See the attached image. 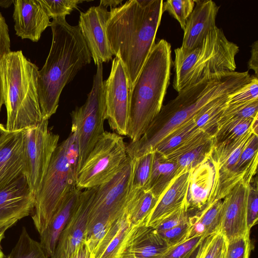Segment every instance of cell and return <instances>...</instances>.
<instances>
[{
  "label": "cell",
  "instance_id": "cell-1",
  "mask_svg": "<svg viewBox=\"0 0 258 258\" xmlns=\"http://www.w3.org/2000/svg\"><path fill=\"white\" fill-rule=\"evenodd\" d=\"M251 78L248 71L219 73L206 77L184 88L174 99L163 105L139 140L126 145L128 156L135 159L154 152L164 138L191 119L207 104L234 93L248 83Z\"/></svg>",
  "mask_w": 258,
  "mask_h": 258
},
{
  "label": "cell",
  "instance_id": "cell-2",
  "mask_svg": "<svg viewBox=\"0 0 258 258\" xmlns=\"http://www.w3.org/2000/svg\"><path fill=\"white\" fill-rule=\"evenodd\" d=\"M163 3V0H130L110 9L107 37L113 55L124 67L130 90L155 44Z\"/></svg>",
  "mask_w": 258,
  "mask_h": 258
},
{
  "label": "cell",
  "instance_id": "cell-3",
  "mask_svg": "<svg viewBox=\"0 0 258 258\" xmlns=\"http://www.w3.org/2000/svg\"><path fill=\"white\" fill-rule=\"evenodd\" d=\"M52 42L42 69L38 71V91L43 119H48L58 106L61 93L92 57L78 25L66 18L51 22Z\"/></svg>",
  "mask_w": 258,
  "mask_h": 258
},
{
  "label": "cell",
  "instance_id": "cell-4",
  "mask_svg": "<svg viewBox=\"0 0 258 258\" xmlns=\"http://www.w3.org/2000/svg\"><path fill=\"white\" fill-rule=\"evenodd\" d=\"M172 63L171 44L159 40L152 47L130 90L127 136L139 140L159 113L170 84Z\"/></svg>",
  "mask_w": 258,
  "mask_h": 258
},
{
  "label": "cell",
  "instance_id": "cell-5",
  "mask_svg": "<svg viewBox=\"0 0 258 258\" xmlns=\"http://www.w3.org/2000/svg\"><path fill=\"white\" fill-rule=\"evenodd\" d=\"M8 132L23 131L43 120L38 91V67L22 50L14 51L0 62Z\"/></svg>",
  "mask_w": 258,
  "mask_h": 258
},
{
  "label": "cell",
  "instance_id": "cell-6",
  "mask_svg": "<svg viewBox=\"0 0 258 258\" xmlns=\"http://www.w3.org/2000/svg\"><path fill=\"white\" fill-rule=\"evenodd\" d=\"M239 50V46L228 40L217 27L191 51L182 53L174 50L173 88L178 93L206 77L234 72Z\"/></svg>",
  "mask_w": 258,
  "mask_h": 258
},
{
  "label": "cell",
  "instance_id": "cell-7",
  "mask_svg": "<svg viewBox=\"0 0 258 258\" xmlns=\"http://www.w3.org/2000/svg\"><path fill=\"white\" fill-rule=\"evenodd\" d=\"M78 152L73 135L55 149L37 193L31 214L40 234L67 195L76 187Z\"/></svg>",
  "mask_w": 258,
  "mask_h": 258
},
{
  "label": "cell",
  "instance_id": "cell-8",
  "mask_svg": "<svg viewBox=\"0 0 258 258\" xmlns=\"http://www.w3.org/2000/svg\"><path fill=\"white\" fill-rule=\"evenodd\" d=\"M72 132L78 152L77 174L100 136L105 132L106 104L102 64L97 66L92 89L85 103L71 113ZM77 177V176H76Z\"/></svg>",
  "mask_w": 258,
  "mask_h": 258
},
{
  "label": "cell",
  "instance_id": "cell-9",
  "mask_svg": "<svg viewBox=\"0 0 258 258\" xmlns=\"http://www.w3.org/2000/svg\"><path fill=\"white\" fill-rule=\"evenodd\" d=\"M127 158L122 136L105 131L77 173L76 187L82 190L102 184L122 168Z\"/></svg>",
  "mask_w": 258,
  "mask_h": 258
},
{
  "label": "cell",
  "instance_id": "cell-10",
  "mask_svg": "<svg viewBox=\"0 0 258 258\" xmlns=\"http://www.w3.org/2000/svg\"><path fill=\"white\" fill-rule=\"evenodd\" d=\"M135 160L128 158L113 176L96 186L88 214L87 227L99 220L113 222L126 213L131 191Z\"/></svg>",
  "mask_w": 258,
  "mask_h": 258
},
{
  "label": "cell",
  "instance_id": "cell-11",
  "mask_svg": "<svg viewBox=\"0 0 258 258\" xmlns=\"http://www.w3.org/2000/svg\"><path fill=\"white\" fill-rule=\"evenodd\" d=\"M48 120L23 131L24 175L35 195L40 189L52 156L58 146L59 135L48 128Z\"/></svg>",
  "mask_w": 258,
  "mask_h": 258
},
{
  "label": "cell",
  "instance_id": "cell-12",
  "mask_svg": "<svg viewBox=\"0 0 258 258\" xmlns=\"http://www.w3.org/2000/svg\"><path fill=\"white\" fill-rule=\"evenodd\" d=\"M106 119L111 130L127 136L130 119L128 77L120 60L115 56L108 78L104 81Z\"/></svg>",
  "mask_w": 258,
  "mask_h": 258
},
{
  "label": "cell",
  "instance_id": "cell-13",
  "mask_svg": "<svg viewBox=\"0 0 258 258\" xmlns=\"http://www.w3.org/2000/svg\"><path fill=\"white\" fill-rule=\"evenodd\" d=\"M110 11L101 5L81 12L79 27L95 64L98 66L112 59V53L106 34V23Z\"/></svg>",
  "mask_w": 258,
  "mask_h": 258
},
{
  "label": "cell",
  "instance_id": "cell-14",
  "mask_svg": "<svg viewBox=\"0 0 258 258\" xmlns=\"http://www.w3.org/2000/svg\"><path fill=\"white\" fill-rule=\"evenodd\" d=\"M35 197L23 175L0 190V234L18 221L31 215Z\"/></svg>",
  "mask_w": 258,
  "mask_h": 258
},
{
  "label": "cell",
  "instance_id": "cell-15",
  "mask_svg": "<svg viewBox=\"0 0 258 258\" xmlns=\"http://www.w3.org/2000/svg\"><path fill=\"white\" fill-rule=\"evenodd\" d=\"M95 188L82 191L77 206L60 233L50 258H69L85 241L88 214Z\"/></svg>",
  "mask_w": 258,
  "mask_h": 258
},
{
  "label": "cell",
  "instance_id": "cell-16",
  "mask_svg": "<svg viewBox=\"0 0 258 258\" xmlns=\"http://www.w3.org/2000/svg\"><path fill=\"white\" fill-rule=\"evenodd\" d=\"M247 188V185L240 182L222 200L220 232L227 241L249 235L246 219Z\"/></svg>",
  "mask_w": 258,
  "mask_h": 258
},
{
  "label": "cell",
  "instance_id": "cell-17",
  "mask_svg": "<svg viewBox=\"0 0 258 258\" xmlns=\"http://www.w3.org/2000/svg\"><path fill=\"white\" fill-rule=\"evenodd\" d=\"M219 7L212 0L195 1V6L188 17L182 44L176 51L186 53L198 47L209 32L215 28Z\"/></svg>",
  "mask_w": 258,
  "mask_h": 258
},
{
  "label": "cell",
  "instance_id": "cell-18",
  "mask_svg": "<svg viewBox=\"0 0 258 258\" xmlns=\"http://www.w3.org/2000/svg\"><path fill=\"white\" fill-rule=\"evenodd\" d=\"M13 18L17 36L37 42L42 33L50 27V18L39 0H13Z\"/></svg>",
  "mask_w": 258,
  "mask_h": 258
},
{
  "label": "cell",
  "instance_id": "cell-19",
  "mask_svg": "<svg viewBox=\"0 0 258 258\" xmlns=\"http://www.w3.org/2000/svg\"><path fill=\"white\" fill-rule=\"evenodd\" d=\"M23 131H7L0 139V190L24 175Z\"/></svg>",
  "mask_w": 258,
  "mask_h": 258
},
{
  "label": "cell",
  "instance_id": "cell-20",
  "mask_svg": "<svg viewBox=\"0 0 258 258\" xmlns=\"http://www.w3.org/2000/svg\"><path fill=\"white\" fill-rule=\"evenodd\" d=\"M192 169L183 171L171 180L158 197L155 206L146 220V226L153 227L160 220L186 203L189 176Z\"/></svg>",
  "mask_w": 258,
  "mask_h": 258
},
{
  "label": "cell",
  "instance_id": "cell-21",
  "mask_svg": "<svg viewBox=\"0 0 258 258\" xmlns=\"http://www.w3.org/2000/svg\"><path fill=\"white\" fill-rule=\"evenodd\" d=\"M168 248L153 227L143 223L134 229L121 258H161Z\"/></svg>",
  "mask_w": 258,
  "mask_h": 258
},
{
  "label": "cell",
  "instance_id": "cell-22",
  "mask_svg": "<svg viewBox=\"0 0 258 258\" xmlns=\"http://www.w3.org/2000/svg\"><path fill=\"white\" fill-rule=\"evenodd\" d=\"M210 154L191 171L186 197L188 212L194 209L201 210L209 201L215 177Z\"/></svg>",
  "mask_w": 258,
  "mask_h": 258
},
{
  "label": "cell",
  "instance_id": "cell-23",
  "mask_svg": "<svg viewBox=\"0 0 258 258\" xmlns=\"http://www.w3.org/2000/svg\"><path fill=\"white\" fill-rule=\"evenodd\" d=\"M81 192L76 187L67 195L40 234L39 242L48 258L52 255L59 235L77 206Z\"/></svg>",
  "mask_w": 258,
  "mask_h": 258
},
{
  "label": "cell",
  "instance_id": "cell-24",
  "mask_svg": "<svg viewBox=\"0 0 258 258\" xmlns=\"http://www.w3.org/2000/svg\"><path fill=\"white\" fill-rule=\"evenodd\" d=\"M138 225L130 222L126 213L114 221L98 244L94 258H121Z\"/></svg>",
  "mask_w": 258,
  "mask_h": 258
},
{
  "label": "cell",
  "instance_id": "cell-25",
  "mask_svg": "<svg viewBox=\"0 0 258 258\" xmlns=\"http://www.w3.org/2000/svg\"><path fill=\"white\" fill-rule=\"evenodd\" d=\"M222 200L207 204L194 215L188 217V238H206L220 231Z\"/></svg>",
  "mask_w": 258,
  "mask_h": 258
},
{
  "label": "cell",
  "instance_id": "cell-26",
  "mask_svg": "<svg viewBox=\"0 0 258 258\" xmlns=\"http://www.w3.org/2000/svg\"><path fill=\"white\" fill-rule=\"evenodd\" d=\"M158 198L146 188H132L126 214L133 225L145 223Z\"/></svg>",
  "mask_w": 258,
  "mask_h": 258
},
{
  "label": "cell",
  "instance_id": "cell-27",
  "mask_svg": "<svg viewBox=\"0 0 258 258\" xmlns=\"http://www.w3.org/2000/svg\"><path fill=\"white\" fill-rule=\"evenodd\" d=\"M176 168L175 162L167 161L154 151L150 177L146 189L158 198L176 175Z\"/></svg>",
  "mask_w": 258,
  "mask_h": 258
},
{
  "label": "cell",
  "instance_id": "cell-28",
  "mask_svg": "<svg viewBox=\"0 0 258 258\" xmlns=\"http://www.w3.org/2000/svg\"><path fill=\"white\" fill-rule=\"evenodd\" d=\"M231 94L224 95L214 100L193 117L198 128L213 135L216 130L217 123L227 106Z\"/></svg>",
  "mask_w": 258,
  "mask_h": 258
},
{
  "label": "cell",
  "instance_id": "cell-29",
  "mask_svg": "<svg viewBox=\"0 0 258 258\" xmlns=\"http://www.w3.org/2000/svg\"><path fill=\"white\" fill-rule=\"evenodd\" d=\"M5 258H48L39 242L33 239L23 227L19 239Z\"/></svg>",
  "mask_w": 258,
  "mask_h": 258
},
{
  "label": "cell",
  "instance_id": "cell-30",
  "mask_svg": "<svg viewBox=\"0 0 258 258\" xmlns=\"http://www.w3.org/2000/svg\"><path fill=\"white\" fill-rule=\"evenodd\" d=\"M254 118L233 119L218 125L213 135L214 144L234 140L240 137L250 128L251 123Z\"/></svg>",
  "mask_w": 258,
  "mask_h": 258
},
{
  "label": "cell",
  "instance_id": "cell-31",
  "mask_svg": "<svg viewBox=\"0 0 258 258\" xmlns=\"http://www.w3.org/2000/svg\"><path fill=\"white\" fill-rule=\"evenodd\" d=\"M197 129L193 117L164 138L156 146L154 151L162 155L179 145Z\"/></svg>",
  "mask_w": 258,
  "mask_h": 258
},
{
  "label": "cell",
  "instance_id": "cell-32",
  "mask_svg": "<svg viewBox=\"0 0 258 258\" xmlns=\"http://www.w3.org/2000/svg\"><path fill=\"white\" fill-rule=\"evenodd\" d=\"M214 143L212 139L181 156L176 161V175L193 169L211 153Z\"/></svg>",
  "mask_w": 258,
  "mask_h": 258
},
{
  "label": "cell",
  "instance_id": "cell-33",
  "mask_svg": "<svg viewBox=\"0 0 258 258\" xmlns=\"http://www.w3.org/2000/svg\"><path fill=\"white\" fill-rule=\"evenodd\" d=\"M213 135L201 129H197L179 145L165 155L167 161L175 162L181 156L212 139Z\"/></svg>",
  "mask_w": 258,
  "mask_h": 258
},
{
  "label": "cell",
  "instance_id": "cell-34",
  "mask_svg": "<svg viewBox=\"0 0 258 258\" xmlns=\"http://www.w3.org/2000/svg\"><path fill=\"white\" fill-rule=\"evenodd\" d=\"M154 152L148 153L135 160L133 188H146L150 177Z\"/></svg>",
  "mask_w": 258,
  "mask_h": 258
},
{
  "label": "cell",
  "instance_id": "cell-35",
  "mask_svg": "<svg viewBox=\"0 0 258 258\" xmlns=\"http://www.w3.org/2000/svg\"><path fill=\"white\" fill-rule=\"evenodd\" d=\"M195 6V0H167L163 3L162 12L166 11L184 29L186 20Z\"/></svg>",
  "mask_w": 258,
  "mask_h": 258
},
{
  "label": "cell",
  "instance_id": "cell-36",
  "mask_svg": "<svg viewBox=\"0 0 258 258\" xmlns=\"http://www.w3.org/2000/svg\"><path fill=\"white\" fill-rule=\"evenodd\" d=\"M258 100V79L251 76L250 81L230 95L227 105H244Z\"/></svg>",
  "mask_w": 258,
  "mask_h": 258
},
{
  "label": "cell",
  "instance_id": "cell-37",
  "mask_svg": "<svg viewBox=\"0 0 258 258\" xmlns=\"http://www.w3.org/2000/svg\"><path fill=\"white\" fill-rule=\"evenodd\" d=\"M50 18H66L83 1L75 0H39Z\"/></svg>",
  "mask_w": 258,
  "mask_h": 258
},
{
  "label": "cell",
  "instance_id": "cell-38",
  "mask_svg": "<svg viewBox=\"0 0 258 258\" xmlns=\"http://www.w3.org/2000/svg\"><path fill=\"white\" fill-rule=\"evenodd\" d=\"M206 238L204 236L188 238L176 245L169 247L161 258H189Z\"/></svg>",
  "mask_w": 258,
  "mask_h": 258
},
{
  "label": "cell",
  "instance_id": "cell-39",
  "mask_svg": "<svg viewBox=\"0 0 258 258\" xmlns=\"http://www.w3.org/2000/svg\"><path fill=\"white\" fill-rule=\"evenodd\" d=\"M257 177L253 178L247 188L246 201L247 226L249 231L257 223L258 220V186Z\"/></svg>",
  "mask_w": 258,
  "mask_h": 258
},
{
  "label": "cell",
  "instance_id": "cell-40",
  "mask_svg": "<svg viewBox=\"0 0 258 258\" xmlns=\"http://www.w3.org/2000/svg\"><path fill=\"white\" fill-rule=\"evenodd\" d=\"M253 245L249 235L239 236L226 240V258H249Z\"/></svg>",
  "mask_w": 258,
  "mask_h": 258
},
{
  "label": "cell",
  "instance_id": "cell-41",
  "mask_svg": "<svg viewBox=\"0 0 258 258\" xmlns=\"http://www.w3.org/2000/svg\"><path fill=\"white\" fill-rule=\"evenodd\" d=\"M186 203L158 221L153 228L157 232L165 231L188 221Z\"/></svg>",
  "mask_w": 258,
  "mask_h": 258
},
{
  "label": "cell",
  "instance_id": "cell-42",
  "mask_svg": "<svg viewBox=\"0 0 258 258\" xmlns=\"http://www.w3.org/2000/svg\"><path fill=\"white\" fill-rule=\"evenodd\" d=\"M11 52V39L8 26L0 12V62L5 55ZM4 104L2 82L0 71V112Z\"/></svg>",
  "mask_w": 258,
  "mask_h": 258
},
{
  "label": "cell",
  "instance_id": "cell-43",
  "mask_svg": "<svg viewBox=\"0 0 258 258\" xmlns=\"http://www.w3.org/2000/svg\"><path fill=\"white\" fill-rule=\"evenodd\" d=\"M188 221L169 229L158 232L169 247L174 246L188 238Z\"/></svg>",
  "mask_w": 258,
  "mask_h": 258
},
{
  "label": "cell",
  "instance_id": "cell-44",
  "mask_svg": "<svg viewBox=\"0 0 258 258\" xmlns=\"http://www.w3.org/2000/svg\"><path fill=\"white\" fill-rule=\"evenodd\" d=\"M226 243V240L220 231L211 235L209 246L204 258H217Z\"/></svg>",
  "mask_w": 258,
  "mask_h": 258
},
{
  "label": "cell",
  "instance_id": "cell-45",
  "mask_svg": "<svg viewBox=\"0 0 258 258\" xmlns=\"http://www.w3.org/2000/svg\"><path fill=\"white\" fill-rule=\"evenodd\" d=\"M69 258H94L86 242L81 244Z\"/></svg>",
  "mask_w": 258,
  "mask_h": 258
},
{
  "label": "cell",
  "instance_id": "cell-46",
  "mask_svg": "<svg viewBox=\"0 0 258 258\" xmlns=\"http://www.w3.org/2000/svg\"><path fill=\"white\" fill-rule=\"evenodd\" d=\"M248 69L253 70L257 77L258 73V44L255 41L251 45V56L248 62Z\"/></svg>",
  "mask_w": 258,
  "mask_h": 258
},
{
  "label": "cell",
  "instance_id": "cell-47",
  "mask_svg": "<svg viewBox=\"0 0 258 258\" xmlns=\"http://www.w3.org/2000/svg\"><path fill=\"white\" fill-rule=\"evenodd\" d=\"M210 238L211 235L207 237L199 245L195 258H204L209 246Z\"/></svg>",
  "mask_w": 258,
  "mask_h": 258
},
{
  "label": "cell",
  "instance_id": "cell-48",
  "mask_svg": "<svg viewBox=\"0 0 258 258\" xmlns=\"http://www.w3.org/2000/svg\"><path fill=\"white\" fill-rule=\"evenodd\" d=\"M122 2V0H101L99 5L105 8L110 7L111 8H114L117 5L121 4Z\"/></svg>",
  "mask_w": 258,
  "mask_h": 258
},
{
  "label": "cell",
  "instance_id": "cell-49",
  "mask_svg": "<svg viewBox=\"0 0 258 258\" xmlns=\"http://www.w3.org/2000/svg\"><path fill=\"white\" fill-rule=\"evenodd\" d=\"M250 128L253 134L258 135V116L255 117L251 123Z\"/></svg>",
  "mask_w": 258,
  "mask_h": 258
},
{
  "label": "cell",
  "instance_id": "cell-50",
  "mask_svg": "<svg viewBox=\"0 0 258 258\" xmlns=\"http://www.w3.org/2000/svg\"><path fill=\"white\" fill-rule=\"evenodd\" d=\"M13 0H0V7L8 8L13 4Z\"/></svg>",
  "mask_w": 258,
  "mask_h": 258
},
{
  "label": "cell",
  "instance_id": "cell-51",
  "mask_svg": "<svg viewBox=\"0 0 258 258\" xmlns=\"http://www.w3.org/2000/svg\"><path fill=\"white\" fill-rule=\"evenodd\" d=\"M7 132V131L2 124L0 123V139Z\"/></svg>",
  "mask_w": 258,
  "mask_h": 258
},
{
  "label": "cell",
  "instance_id": "cell-52",
  "mask_svg": "<svg viewBox=\"0 0 258 258\" xmlns=\"http://www.w3.org/2000/svg\"><path fill=\"white\" fill-rule=\"evenodd\" d=\"M226 244L224 247V248L223 249V250L220 252V253L219 254V255H218L217 257V258H223V253H224V250H225V247H226Z\"/></svg>",
  "mask_w": 258,
  "mask_h": 258
},
{
  "label": "cell",
  "instance_id": "cell-53",
  "mask_svg": "<svg viewBox=\"0 0 258 258\" xmlns=\"http://www.w3.org/2000/svg\"><path fill=\"white\" fill-rule=\"evenodd\" d=\"M6 256L4 255L2 247H0V258H5Z\"/></svg>",
  "mask_w": 258,
  "mask_h": 258
},
{
  "label": "cell",
  "instance_id": "cell-54",
  "mask_svg": "<svg viewBox=\"0 0 258 258\" xmlns=\"http://www.w3.org/2000/svg\"><path fill=\"white\" fill-rule=\"evenodd\" d=\"M4 235L0 234V247H1V241H2V239L4 238Z\"/></svg>",
  "mask_w": 258,
  "mask_h": 258
},
{
  "label": "cell",
  "instance_id": "cell-55",
  "mask_svg": "<svg viewBox=\"0 0 258 258\" xmlns=\"http://www.w3.org/2000/svg\"><path fill=\"white\" fill-rule=\"evenodd\" d=\"M226 247H225V250H224V253H223V258H226L225 257Z\"/></svg>",
  "mask_w": 258,
  "mask_h": 258
}]
</instances>
